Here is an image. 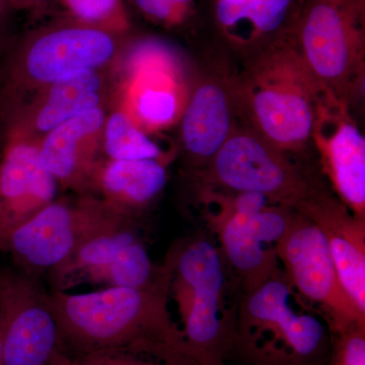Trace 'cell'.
Here are the masks:
<instances>
[{
    "mask_svg": "<svg viewBox=\"0 0 365 365\" xmlns=\"http://www.w3.org/2000/svg\"><path fill=\"white\" fill-rule=\"evenodd\" d=\"M163 265L190 356L198 365H225L234 347L237 311L225 309L228 266L220 247L197 235L175 245Z\"/></svg>",
    "mask_w": 365,
    "mask_h": 365,
    "instance_id": "7a4b0ae2",
    "label": "cell"
},
{
    "mask_svg": "<svg viewBox=\"0 0 365 365\" xmlns=\"http://www.w3.org/2000/svg\"><path fill=\"white\" fill-rule=\"evenodd\" d=\"M329 174L342 203L365 220V138L355 125L344 122L327 145Z\"/></svg>",
    "mask_w": 365,
    "mask_h": 365,
    "instance_id": "2e32d148",
    "label": "cell"
},
{
    "mask_svg": "<svg viewBox=\"0 0 365 365\" xmlns=\"http://www.w3.org/2000/svg\"><path fill=\"white\" fill-rule=\"evenodd\" d=\"M103 122L104 113L96 108L62 122L52 129L40 150V158L56 181H68L76 175L79 141L100 129Z\"/></svg>",
    "mask_w": 365,
    "mask_h": 365,
    "instance_id": "ac0fdd59",
    "label": "cell"
},
{
    "mask_svg": "<svg viewBox=\"0 0 365 365\" xmlns=\"http://www.w3.org/2000/svg\"><path fill=\"white\" fill-rule=\"evenodd\" d=\"M130 225L126 213L113 205L51 202L0 242V251L24 272L49 274L86 242Z\"/></svg>",
    "mask_w": 365,
    "mask_h": 365,
    "instance_id": "277c9868",
    "label": "cell"
},
{
    "mask_svg": "<svg viewBox=\"0 0 365 365\" xmlns=\"http://www.w3.org/2000/svg\"><path fill=\"white\" fill-rule=\"evenodd\" d=\"M162 275L163 266L153 264L132 225L86 242L49 273L52 292H67L81 284L148 287Z\"/></svg>",
    "mask_w": 365,
    "mask_h": 365,
    "instance_id": "52a82bcc",
    "label": "cell"
},
{
    "mask_svg": "<svg viewBox=\"0 0 365 365\" xmlns=\"http://www.w3.org/2000/svg\"><path fill=\"white\" fill-rule=\"evenodd\" d=\"M56 194V180L40 158V150L14 143L0 163V242L28 222Z\"/></svg>",
    "mask_w": 365,
    "mask_h": 365,
    "instance_id": "8fae6325",
    "label": "cell"
},
{
    "mask_svg": "<svg viewBox=\"0 0 365 365\" xmlns=\"http://www.w3.org/2000/svg\"><path fill=\"white\" fill-rule=\"evenodd\" d=\"M167 182L165 168L155 160H113L103 173L106 193L122 206L150 202Z\"/></svg>",
    "mask_w": 365,
    "mask_h": 365,
    "instance_id": "e0dca14e",
    "label": "cell"
},
{
    "mask_svg": "<svg viewBox=\"0 0 365 365\" xmlns=\"http://www.w3.org/2000/svg\"><path fill=\"white\" fill-rule=\"evenodd\" d=\"M294 209L321 230L343 287L365 314V220L314 187Z\"/></svg>",
    "mask_w": 365,
    "mask_h": 365,
    "instance_id": "30bf717a",
    "label": "cell"
},
{
    "mask_svg": "<svg viewBox=\"0 0 365 365\" xmlns=\"http://www.w3.org/2000/svg\"><path fill=\"white\" fill-rule=\"evenodd\" d=\"M66 365H198L194 360H170L133 351H111L95 353L66 362Z\"/></svg>",
    "mask_w": 365,
    "mask_h": 365,
    "instance_id": "cb8c5ba5",
    "label": "cell"
},
{
    "mask_svg": "<svg viewBox=\"0 0 365 365\" xmlns=\"http://www.w3.org/2000/svg\"><path fill=\"white\" fill-rule=\"evenodd\" d=\"M295 290L283 271L242 294L235 316L234 347L245 365H326L328 327L292 306Z\"/></svg>",
    "mask_w": 365,
    "mask_h": 365,
    "instance_id": "3957f363",
    "label": "cell"
},
{
    "mask_svg": "<svg viewBox=\"0 0 365 365\" xmlns=\"http://www.w3.org/2000/svg\"><path fill=\"white\" fill-rule=\"evenodd\" d=\"M106 150L113 160H155L160 150L121 113H115L106 130Z\"/></svg>",
    "mask_w": 365,
    "mask_h": 365,
    "instance_id": "ffe728a7",
    "label": "cell"
},
{
    "mask_svg": "<svg viewBox=\"0 0 365 365\" xmlns=\"http://www.w3.org/2000/svg\"><path fill=\"white\" fill-rule=\"evenodd\" d=\"M50 292L39 277L0 269V340L4 365H60L59 333Z\"/></svg>",
    "mask_w": 365,
    "mask_h": 365,
    "instance_id": "8992f818",
    "label": "cell"
},
{
    "mask_svg": "<svg viewBox=\"0 0 365 365\" xmlns=\"http://www.w3.org/2000/svg\"><path fill=\"white\" fill-rule=\"evenodd\" d=\"M114 51L107 34L86 29H71L45 36L33 46L26 67L31 76L54 83L57 79L102 66Z\"/></svg>",
    "mask_w": 365,
    "mask_h": 365,
    "instance_id": "7c38bea8",
    "label": "cell"
},
{
    "mask_svg": "<svg viewBox=\"0 0 365 365\" xmlns=\"http://www.w3.org/2000/svg\"><path fill=\"white\" fill-rule=\"evenodd\" d=\"M295 212L297 210L289 206L269 207L267 205L249 218L250 230L263 244L275 247L276 242L279 241L292 225Z\"/></svg>",
    "mask_w": 365,
    "mask_h": 365,
    "instance_id": "7402d4cb",
    "label": "cell"
},
{
    "mask_svg": "<svg viewBox=\"0 0 365 365\" xmlns=\"http://www.w3.org/2000/svg\"><path fill=\"white\" fill-rule=\"evenodd\" d=\"M251 216L232 212L222 205L220 212L208 216L223 258L241 281L244 294L260 287L279 270L275 248L266 249L250 230Z\"/></svg>",
    "mask_w": 365,
    "mask_h": 365,
    "instance_id": "4fadbf2b",
    "label": "cell"
},
{
    "mask_svg": "<svg viewBox=\"0 0 365 365\" xmlns=\"http://www.w3.org/2000/svg\"><path fill=\"white\" fill-rule=\"evenodd\" d=\"M232 131L227 95L218 86L196 91L182 121V140L187 150L201 160H212Z\"/></svg>",
    "mask_w": 365,
    "mask_h": 365,
    "instance_id": "9a60e30c",
    "label": "cell"
},
{
    "mask_svg": "<svg viewBox=\"0 0 365 365\" xmlns=\"http://www.w3.org/2000/svg\"><path fill=\"white\" fill-rule=\"evenodd\" d=\"M211 160L213 181L278 205L294 208L313 188L278 148L249 134L230 136Z\"/></svg>",
    "mask_w": 365,
    "mask_h": 365,
    "instance_id": "ba28073f",
    "label": "cell"
},
{
    "mask_svg": "<svg viewBox=\"0 0 365 365\" xmlns=\"http://www.w3.org/2000/svg\"><path fill=\"white\" fill-rule=\"evenodd\" d=\"M74 13L88 21H97L111 13L116 0H67Z\"/></svg>",
    "mask_w": 365,
    "mask_h": 365,
    "instance_id": "484cf974",
    "label": "cell"
},
{
    "mask_svg": "<svg viewBox=\"0 0 365 365\" xmlns=\"http://www.w3.org/2000/svg\"><path fill=\"white\" fill-rule=\"evenodd\" d=\"M275 251L288 282L321 309L329 332L365 323V314L343 287L325 237L312 220L297 211Z\"/></svg>",
    "mask_w": 365,
    "mask_h": 365,
    "instance_id": "5b68a950",
    "label": "cell"
},
{
    "mask_svg": "<svg viewBox=\"0 0 365 365\" xmlns=\"http://www.w3.org/2000/svg\"><path fill=\"white\" fill-rule=\"evenodd\" d=\"M139 111L151 123H165L174 117L176 101L169 93L148 91L141 98Z\"/></svg>",
    "mask_w": 365,
    "mask_h": 365,
    "instance_id": "d4e9b609",
    "label": "cell"
},
{
    "mask_svg": "<svg viewBox=\"0 0 365 365\" xmlns=\"http://www.w3.org/2000/svg\"><path fill=\"white\" fill-rule=\"evenodd\" d=\"M49 299L64 361L111 351L193 359L170 313L165 265L162 277L148 287H107L81 294L50 292Z\"/></svg>",
    "mask_w": 365,
    "mask_h": 365,
    "instance_id": "6da1fadb",
    "label": "cell"
},
{
    "mask_svg": "<svg viewBox=\"0 0 365 365\" xmlns=\"http://www.w3.org/2000/svg\"><path fill=\"white\" fill-rule=\"evenodd\" d=\"M292 0H242L244 21H250L262 33L279 28Z\"/></svg>",
    "mask_w": 365,
    "mask_h": 365,
    "instance_id": "603a6c76",
    "label": "cell"
},
{
    "mask_svg": "<svg viewBox=\"0 0 365 365\" xmlns=\"http://www.w3.org/2000/svg\"><path fill=\"white\" fill-rule=\"evenodd\" d=\"M100 86L93 71L72 72L57 79L38 116V127L43 131L52 130L62 122L96 109Z\"/></svg>",
    "mask_w": 365,
    "mask_h": 365,
    "instance_id": "d6986e66",
    "label": "cell"
},
{
    "mask_svg": "<svg viewBox=\"0 0 365 365\" xmlns=\"http://www.w3.org/2000/svg\"><path fill=\"white\" fill-rule=\"evenodd\" d=\"M329 365H365V323L330 333Z\"/></svg>",
    "mask_w": 365,
    "mask_h": 365,
    "instance_id": "44dd1931",
    "label": "cell"
},
{
    "mask_svg": "<svg viewBox=\"0 0 365 365\" xmlns=\"http://www.w3.org/2000/svg\"><path fill=\"white\" fill-rule=\"evenodd\" d=\"M364 0H312L300 38L307 64L322 81L337 85L352 71L361 41Z\"/></svg>",
    "mask_w": 365,
    "mask_h": 365,
    "instance_id": "9c48e42d",
    "label": "cell"
},
{
    "mask_svg": "<svg viewBox=\"0 0 365 365\" xmlns=\"http://www.w3.org/2000/svg\"><path fill=\"white\" fill-rule=\"evenodd\" d=\"M0 365H4V364H2L1 340H0Z\"/></svg>",
    "mask_w": 365,
    "mask_h": 365,
    "instance_id": "83f0119b",
    "label": "cell"
},
{
    "mask_svg": "<svg viewBox=\"0 0 365 365\" xmlns=\"http://www.w3.org/2000/svg\"><path fill=\"white\" fill-rule=\"evenodd\" d=\"M138 6L146 14L165 20L169 18L175 6L187 4L189 0H135Z\"/></svg>",
    "mask_w": 365,
    "mask_h": 365,
    "instance_id": "4316f807",
    "label": "cell"
},
{
    "mask_svg": "<svg viewBox=\"0 0 365 365\" xmlns=\"http://www.w3.org/2000/svg\"><path fill=\"white\" fill-rule=\"evenodd\" d=\"M253 111L259 128L278 150L302 145L313 132V108L304 96L292 88H261L254 96Z\"/></svg>",
    "mask_w": 365,
    "mask_h": 365,
    "instance_id": "5bb4252c",
    "label": "cell"
}]
</instances>
